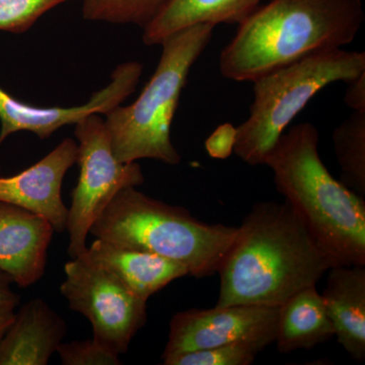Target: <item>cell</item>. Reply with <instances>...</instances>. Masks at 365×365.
<instances>
[{"label": "cell", "mask_w": 365, "mask_h": 365, "mask_svg": "<svg viewBox=\"0 0 365 365\" xmlns=\"http://www.w3.org/2000/svg\"><path fill=\"white\" fill-rule=\"evenodd\" d=\"M55 230L45 217L0 201V270L28 288L44 276Z\"/></svg>", "instance_id": "7c38bea8"}, {"label": "cell", "mask_w": 365, "mask_h": 365, "mask_svg": "<svg viewBox=\"0 0 365 365\" xmlns=\"http://www.w3.org/2000/svg\"><path fill=\"white\" fill-rule=\"evenodd\" d=\"M64 274L60 292L69 307L88 319L93 339L118 355L125 354L148 321V302L85 254L67 262Z\"/></svg>", "instance_id": "ba28073f"}, {"label": "cell", "mask_w": 365, "mask_h": 365, "mask_svg": "<svg viewBox=\"0 0 365 365\" xmlns=\"http://www.w3.org/2000/svg\"><path fill=\"white\" fill-rule=\"evenodd\" d=\"M78 160V143L63 139L46 157L11 177H0V201L39 215L55 232H66L68 208L61 189L66 173Z\"/></svg>", "instance_id": "8fae6325"}, {"label": "cell", "mask_w": 365, "mask_h": 365, "mask_svg": "<svg viewBox=\"0 0 365 365\" xmlns=\"http://www.w3.org/2000/svg\"><path fill=\"white\" fill-rule=\"evenodd\" d=\"M83 254L117 276L136 297L145 302L173 281L189 275L188 270L177 262L100 239L91 242Z\"/></svg>", "instance_id": "9a60e30c"}, {"label": "cell", "mask_w": 365, "mask_h": 365, "mask_svg": "<svg viewBox=\"0 0 365 365\" xmlns=\"http://www.w3.org/2000/svg\"><path fill=\"white\" fill-rule=\"evenodd\" d=\"M334 336L332 322L316 285L299 290L278 307L275 342L281 354L311 349Z\"/></svg>", "instance_id": "e0dca14e"}, {"label": "cell", "mask_w": 365, "mask_h": 365, "mask_svg": "<svg viewBox=\"0 0 365 365\" xmlns=\"http://www.w3.org/2000/svg\"><path fill=\"white\" fill-rule=\"evenodd\" d=\"M237 127L232 124L220 125L206 139L205 148L208 155L216 160H227L235 150Z\"/></svg>", "instance_id": "603a6c76"}, {"label": "cell", "mask_w": 365, "mask_h": 365, "mask_svg": "<svg viewBox=\"0 0 365 365\" xmlns=\"http://www.w3.org/2000/svg\"><path fill=\"white\" fill-rule=\"evenodd\" d=\"M332 267L287 203L255 204L223 262L215 307H280Z\"/></svg>", "instance_id": "6da1fadb"}, {"label": "cell", "mask_w": 365, "mask_h": 365, "mask_svg": "<svg viewBox=\"0 0 365 365\" xmlns=\"http://www.w3.org/2000/svg\"><path fill=\"white\" fill-rule=\"evenodd\" d=\"M78 139V185L72 191L66 230L71 259L85 253L86 237L98 216L121 190L144 182L139 163H121L115 157L111 138L101 114H91L76 124Z\"/></svg>", "instance_id": "52a82bcc"}, {"label": "cell", "mask_w": 365, "mask_h": 365, "mask_svg": "<svg viewBox=\"0 0 365 365\" xmlns=\"http://www.w3.org/2000/svg\"><path fill=\"white\" fill-rule=\"evenodd\" d=\"M365 72V53L342 48L314 53L255 79L250 116L237 127L234 153L255 167L266 158L292 120L327 86L348 83Z\"/></svg>", "instance_id": "8992f818"}, {"label": "cell", "mask_w": 365, "mask_h": 365, "mask_svg": "<svg viewBox=\"0 0 365 365\" xmlns=\"http://www.w3.org/2000/svg\"><path fill=\"white\" fill-rule=\"evenodd\" d=\"M334 150L341 169V182L365 195V113L354 112L333 132Z\"/></svg>", "instance_id": "ac0fdd59"}, {"label": "cell", "mask_w": 365, "mask_h": 365, "mask_svg": "<svg viewBox=\"0 0 365 365\" xmlns=\"http://www.w3.org/2000/svg\"><path fill=\"white\" fill-rule=\"evenodd\" d=\"M344 102L353 111L365 113V72L347 83Z\"/></svg>", "instance_id": "cb8c5ba5"}, {"label": "cell", "mask_w": 365, "mask_h": 365, "mask_svg": "<svg viewBox=\"0 0 365 365\" xmlns=\"http://www.w3.org/2000/svg\"><path fill=\"white\" fill-rule=\"evenodd\" d=\"M215 26L198 24L163 40L155 73L133 104L105 115L115 157L121 163L155 160L177 165L181 155L170 127L192 66L212 39Z\"/></svg>", "instance_id": "5b68a950"}, {"label": "cell", "mask_w": 365, "mask_h": 365, "mask_svg": "<svg viewBox=\"0 0 365 365\" xmlns=\"http://www.w3.org/2000/svg\"><path fill=\"white\" fill-rule=\"evenodd\" d=\"M264 350L253 343H232L163 356L165 365H250Z\"/></svg>", "instance_id": "ffe728a7"}, {"label": "cell", "mask_w": 365, "mask_h": 365, "mask_svg": "<svg viewBox=\"0 0 365 365\" xmlns=\"http://www.w3.org/2000/svg\"><path fill=\"white\" fill-rule=\"evenodd\" d=\"M63 365H119V355L112 352L97 340L86 339L62 342L57 352Z\"/></svg>", "instance_id": "7402d4cb"}, {"label": "cell", "mask_w": 365, "mask_h": 365, "mask_svg": "<svg viewBox=\"0 0 365 365\" xmlns=\"http://www.w3.org/2000/svg\"><path fill=\"white\" fill-rule=\"evenodd\" d=\"M67 333V324L44 299L21 307L0 341V365H46Z\"/></svg>", "instance_id": "4fadbf2b"}, {"label": "cell", "mask_w": 365, "mask_h": 365, "mask_svg": "<svg viewBox=\"0 0 365 365\" xmlns=\"http://www.w3.org/2000/svg\"><path fill=\"white\" fill-rule=\"evenodd\" d=\"M170 0H83V16L86 21L144 28Z\"/></svg>", "instance_id": "d6986e66"}, {"label": "cell", "mask_w": 365, "mask_h": 365, "mask_svg": "<svg viewBox=\"0 0 365 365\" xmlns=\"http://www.w3.org/2000/svg\"><path fill=\"white\" fill-rule=\"evenodd\" d=\"M11 283V276L0 270V309H14L20 304V295L14 292Z\"/></svg>", "instance_id": "d4e9b609"}, {"label": "cell", "mask_w": 365, "mask_h": 365, "mask_svg": "<svg viewBox=\"0 0 365 365\" xmlns=\"http://www.w3.org/2000/svg\"><path fill=\"white\" fill-rule=\"evenodd\" d=\"M319 131L304 122L285 131L264 165L332 266H365V201L331 175L319 155Z\"/></svg>", "instance_id": "3957f363"}, {"label": "cell", "mask_w": 365, "mask_h": 365, "mask_svg": "<svg viewBox=\"0 0 365 365\" xmlns=\"http://www.w3.org/2000/svg\"><path fill=\"white\" fill-rule=\"evenodd\" d=\"M322 297L335 337L351 359L365 360V266L329 268Z\"/></svg>", "instance_id": "5bb4252c"}, {"label": "cell", "mask_w": 365, "mask_h": 365, "mask_svg": "<svg viewBox=\"0 0 365 365\" xmlns=\"http://www.w3.org/2000/svg\"><path fill=\"white\" fill-rule=\"evenodd\" d=\"M96 239L158 255L181 264L195 278L218 273L239 227L200 222L187 209L138 191L121 190L90 230Z\"/></svg>", "instance_id": "277c9868"}, {"label": "cell", "mask_w": 365, "mask_h": 365, "mask_svg": "<svg viewBox=\"0 0 365 365\" xmlns=\"http://www.w3.org/2000/svg\"><path fill=\"white\" fill-rule=\"evenodd\" d=\"M69 0H0V31L23 34L41 16Z\"/></svg>", "instance_id": "44dd1931"}, {"label": "cell", "mask_w": 365, "mask_h": 365, "mask_svg": "<svg viewBox=\"0 0 365 365\" xmlns=\"http://www.w3.org/2000/svg\"><path fill=\"white\" fill-rule=\"evenodd\" d=\"M364 21L361 0H271L240 24L220 53V73L253 83L314 53L349 45Z\"/></svg>", "instance_id": "7a4b0ae2"}, {"label": "cell", "mask_w": 365, "mask_h": 365, "mask_svg": "<svg viewBox=\"0 0 365 365\" xmlns=\"http://www.w3.org/2000/svg\"><path fill=\"white\" fill-rule=\"evenodd\" d=\"M143 72L140 62L120 64L112 72L109 85L93 93L86 104L71 108L26 104L0 86V148L16 132H32L45 140L62 127L76 125L91 114L107 115L135 91Z\"/></svg>", "instance_id": "30bf717a"}, {"label": "cell", "mask_w": 365, "mask_h": 365, "mask_svg": "<svg viewBox=\"0 0 365 365\" xmlns=\"http://www.w3.org/2000/svg\"><path fill=\"white\" fill-rule=\"evenodd\" d=\"M263 0H170L143 28L146 46L160 45L163 40L198 24L242 23L261 6Z\"/></svg>", "instance_id": "2e32d148"}, {"label": "cell", "mask_w": 365, "mask_h": 365, "mask_svg": "<svg viewBox=\"0 0 365 365\" xmlns=\"http://www.w3.org/2000/svg\"><path fill=\"white\" fill-rule=\"evenodd\" d=\"M14 309H0V341L14 319Z\"/></svg>", "instance_id": "484cf974"}, {"label": "cell", "mask_w": 365, "mask_h": 365, "mask_svg": "<svg viewBox=\"0 0 365 365\" xmlns=\"http://www.w3.org/2000/svg\"><path fill=\"white\" fill-rule=\"evenodd\" d=\"M278 307L235 304L180 312L170 319L163 356L232 343L265 349L275 342Z\"/></svg>", "instance_id": "9c48e42d"}]
</instances>
